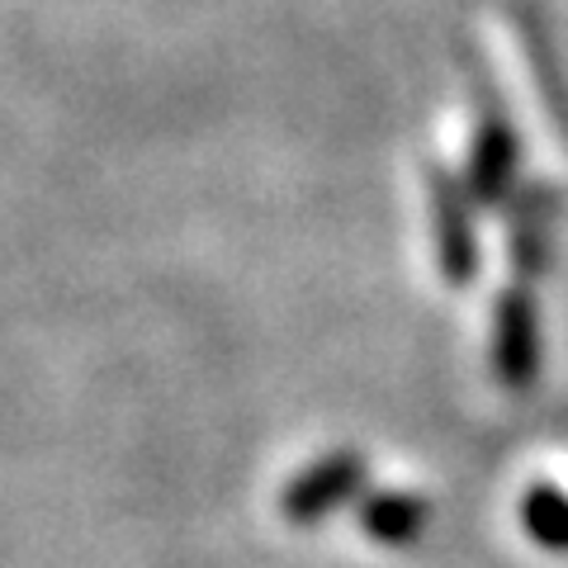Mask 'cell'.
<instances>
[{
    "label": "cell",
    "mask_w": 568,
    "mask_h": 568,
    "mask_svg": "<svg viewBox=\"0 0 568 568\" xmlns=\"http://www.w3.org/2000/svg\"><path fill=\"white\" fill-rule=\"evenodd\" d=\"M422 521H426V507L413 493H369L361 503V530L369 540L403 545V540L417 536Z\"/></svg>",
    "instance_id": "3"
},
{
    "label": "cell",
    "mask_w": 568,
    "mask_h": 568,
    "mask_svg": "<svg viewBox=\"0 0 568 568\" xmlns=\"http://www.w3.org/2000/svg\"><path fill=\"white\" fill-rule=\"evenodd\" d=\"M432 213H436V246H440V265L446 280H469L474 275V242H469V223L459 209V194L446 175H432Z\"/></svg>",
    "instance_id": "2"
},
{
    "label": "cell",
    "mask_w": 568,
    "mask_h": 568,
    "mask_svg": "<svg viewBox=\"0 0 568 568\" xmlns=\"http://www.w3.org/2000/svg\"><path fill=\"white\" fill-rule=\"evenodd\" d=\"M355 493H365V459L361 450H332L317 465L298 469L280 493V517L294 526H317L332 511L355 503Z\"/></svg>",
    "instance_id": "1"
}]
</instances>
